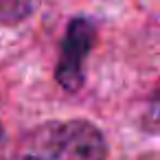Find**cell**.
I'll return each instance as SVG.
<instances>
[{
    "mask_svg": "<svg viewBox=\"0 0 160 160\" xmlns=\"http://www.w3.org/2000/svg\"><path fill=\"white\" fill-rule=\"evenodd\" d=\"M11 160H108V142L86 118L46 121L20 138Z\"/></svg>",
    "mask_w": 160,
    "mask_h": 160,
    "instance_id": "6da1fadb",
    "label": "cell"
},
{
    "mask_svg": "<svg viewBox=\"0 0 160 160\" xmlns=\"http://www.w3.org/2000/svg\"><path fill=\"white\" fill-rule=\"evenodd\" d=\"M94 44H97V24L86 16L72 18L66 27L59 59L55 66V81L66 92H77L83 86L86 59L94 48Z\"/></svg>",
    "mask_w": 160,
    "mask_h": 160,
    "instance_id": "7a4b0ae2",
    "label": "cell"
},
{
    "mask_svg": "<svg viewBox=\"0 0 160 160\" xmlns=\"http://www.w3.org/2000/svg\"><path fill=\"white\" fill-rule=\"evenodd\" d=\"M2 147H5V129H2V123H0V153H2Z\"/></svg>",
    "mask_w": 160,
    "mask_h": 160,
    "instance_id": "3957f363",
    "label": "cell"
}]
</instances>
